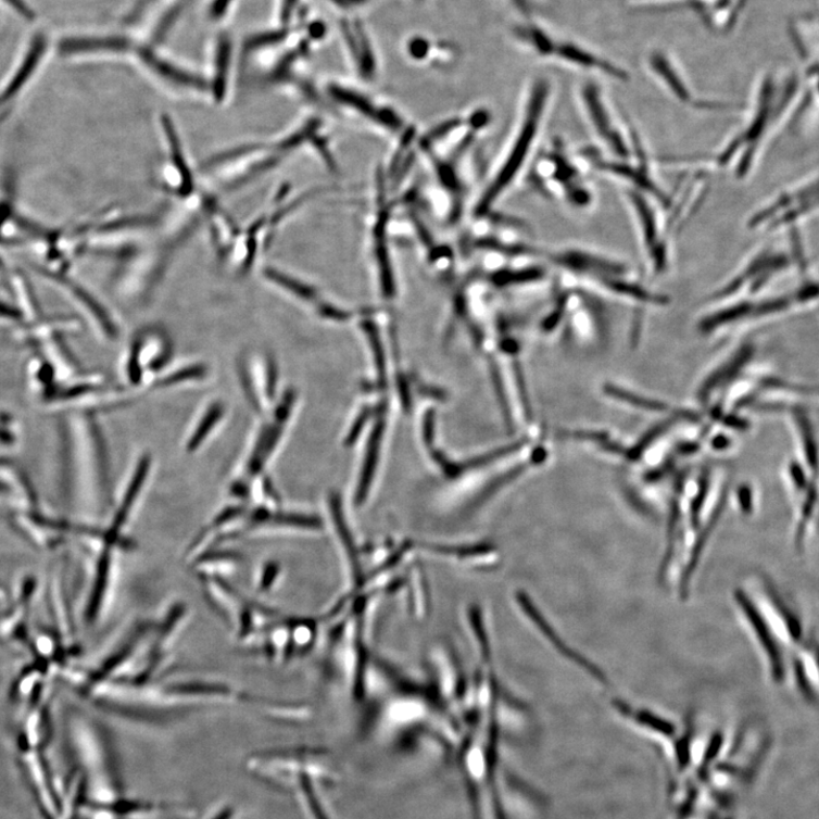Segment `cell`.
<instances>
[{"mask_svg":"<svg viewBox=\"0 0 819 819\" xmlns=\"http://www.w3.org/2000/svg\"><path fill=\"white\" fill-rule=\"evenodd\" d=\"M93 702L117 709H179L211 706H247L270 714L285 707L230 684L196 678L162 677L143 684L110 682L93 690Z\"/></svg>","mask_w":819,"mask_h":819,"instance_id":"6da1fadb","label":"cell"},{"mask_svg":"<svg viewBox=\"0 0 819 819\" xmlns=\"http://www.w3.org/2000/svg\"><path fill=\"white\" fill-rule=\"evenodd\" d=\"M550 96L551 84L546 79H537L529 88L519 129L474 206L477 220L494 212L496 204L520 175L534 148Z\"/></svg>","mask_w":819,"mask_h":819,"instance_id":"7a4b0ae2","label":"cell"},{"mask_svg":"<svg viewBox=\"0 0 819 819\" xmlns=\"http://www.w3.org/2000/svg\"><path fill=\"white\" fill-rule=\"evenodd\" d=\"M774 83L769 78L760 81L748 122L717 156L719 166H726L738 159L735 175L739 178L749 175L763 144L784 122L790 103L796 93L794 92L796 89H793L781 99Z\"/></svg>","mask_w":819,"mask_h":819,"instance_id":"3957f363","label":"cell"},{"mask_svg":"<svg viewBox=\"0 0 819 819\" xmlns=\"http://www.w3.org/2000/svg\"><path fill=\"white\" fill-rule=\"evenodd\" d=\"M206 598L227 623L240 645L253 648L268 626L280 615L240 593L226 577L199 576Z\"/></svg>","mask_w":819,"mask_h":819,"instance_id":"277c9868","label":"cell"},{"mask_svg":"<svg viewBox=\"0 0 819 819\" xmlns=\"http://www.w3.org/2000/svg\"><path fill=\"white\" fill-rule=\"evenodd\" d=\"M816 214H819V175L779 192L751 216L748 227L774 232L792 230Z\"/></svg>","mask_w":819,"mask_h":819,"instance_id":"5b68a950","label":"cell"},{"mask_svg":"<svg viewBox=\"0 0 819 819\" xmlns=\"http://www.w3.org/2000/svg\"><path fill=\"white\" fill-rule=\"evenodd\" d=\"M521 38L534 53L547 60L587 71L600 72L612 79L626 81L628 71L616 63L600 56L583 43L560 38L539 26H529L519 32Z\"/></svg>","mask_w":819,"mask_h":819,"instance_id":"8992f818","label":"cell"},{"mask_svg":"<svg viewBox=\"0 0 819 819\" xmlns=\"http://www.w3.org/2000/svg\"><path fill=\"white\" fill-rule=\"evenodd\" d=\"M329 93L332 101L345 110L353 122L376 134L393 137L395 142L416 130L393 106L378 103L357 90L331 86Z\"/></svg>","mask_w":819,"mask_h":819,"instance_id":"52a82bcc","label":"cell"},{"mask_svg":"<svg viewBox=\"0 0 819 819\" xmlns=\"http://www.w3.org/2000/svg\"><path fill=\"white\" fill-rule=\"evenodd\" d=\"M263 277L285 294L310 306L318 316L332 322H348L352 312L337 306L324 297L320 289L312 284L275 267L263 269Z\"/></svg>","mask_w":819,"mask_h":819,"instance_id":"ba28073f","label":"cell"},{"mask_svg":"<svg viewBox=\"0 0 819 819\" xmlns=\"http://www.w3.org/2000/svg\"><path fill=\"white\" fill-rule=\"evenodd\" d=\"M294 403V393L288 392L284 402L281 401L276 408L275 419L260 428L247 462L244 475L249 479L257 477L268 466L282 438L288 418L291 417Z\"/></svg>","mask_w":819,"mask_h":819,"instance_id":"9c48e42d","label":"cell"},{"mask_svg":"<svg viewBox=\"0 0 819 819\" xmlns=\"http://www.w3.org/2000/svg\"><path fill=\"white\" fill-rule=\"evenodd\" d=\"M735 601L744 618L749 622L753 633L760 645L772 679L780 683L785 678V665L779 644V638L765 615L743 591H735Z\"/></svg>","mask_w":819,"mask_h":819,"instance_id":"30bf717a","label":"cell"},{"mask_svg":"<svg viewBox=\"0 0 819 819\" xmlns=\"http://www.w3.org/2000/svg\"><path fill=\"white\" fill-rule=\"evenodd\" d=\"M580 98L594 130L604 139L619 158L630 156V149L623 136L613 123V117L604 92L593 81H587L580 88Z\"/></svg>","mask_w":819,"mask_h":819,"instance_id":"8fae6325","label":"cell"},{"mask_svg":"<svg viewBox=\"0 0 819 819\" xmlns=\"http://www.w3.org/2000/svg\"><path fill=\"white\" fill-rule=\"evenodd\" d=\"M547 257L558 267L575 274L593 276L600 280L620 277L626 273L621 263L580 249L564 250L549 254Z\"/></svg>","mask_w":819,"mask_h":819,"instance_id":"7c38bea8","label":"cell"},{"mask_svg":"<svg viewBox=\"0 0 819 819\" xmlns=\"http://www.w3.org/2000/svg\"><path fill=\"white\" fill-rule=\"evenodd\" d=\"M628 197L639 220L640 231L655 270L662 273L667 267V249L663 242L657 216L652 205L638 190H630Z\"/></svg>","mask_w":819,"mask_h":819,"instance_id":"4fadbf2b","label":"cell"},{"mask_svg":"<svg viewBox=\"0 0 819 819\" xmlns=\"http://www.w3.org/2000/svg\"><path fill=\"white\" fill-rule=\"evenodd\" d=\"M645 64L648 71L679 102L694 106L697 105L698 102L694 100V96L676 59L667 51L655 48V50L647 53Z\"/></svg>","mask_w":819,"mask_h":819,"instance_id":"5bb4252c","label":"cell"},{"mask_svg":"<svg viewBox=\"0 0 819 819\" xmlns=\"http://www.w3.org/2000/svg\"><path fill=\"white\" fill-rule=\"evenodd\" d=\"M594 165L600 168V171L610 173L612 175L632 182L639 190H643L647 192L650 197L657 199L662 205L666 207L670 206L671 201L655 180L650 177L646 168L625 162L600 159L594 160Z\"/></svg>","mask_w":819,"mask_h":819,"instance_id":"9a60e30c","label":"cell"},{"mask_svg":"<svg viewBox=\"0 0 819 819\" xmlns=\"http://www.w3.org/2000/svg\"><path fill=\"white\" fill-rule=\"evenodd\" d=\"M140 58L142 62L154 72V74L168 84L199 91L209 89V85L205 80L198 76L190 75L189 72L158 58L153 52L147 50V48L140 51Z\"/></svg>","mask_w":819,"mask_h":819,"instance_id":"2e32d148","label":"cell"},{"mask_svg":"<svg viewBox=\"0 0 819 819\" xmlns=\"http://www.w3.org/2000/svg\"><path fill=\"white\" fill-rule=\"evenodd\" d=\"M518 601H520V605L522 606V609L525 613L531 617V619L536 622L538 628L541 630V632L550 640V642L554 645H556L562 654L567 656L570 660L577 663L581 667H583L587 671L591 672V676H593L594 679L604 682L606 681V678L602 671L590 662L585 660L581 655L576 654L572 652L571 648H569L566 643H564L556 632H554L549 626V623L543 619V617L540 615V613L534 608L532 605L531 600L518 596Z\"/></svg>","mask_w":819,"mask_h":819,"instance_id":"e0dca14e","label":"cell"},{"mask_svg":"<svg viewBox=\"0 0 819 819\" xmlns=\"http://www.w3.org/2000/svg\"><path fill=\"white\" fill-rule=\"evenodd\" d=\"M756 348L753 344H744L734 356L724 366L720 367L702 389V396L706 400L709 394L719 387H724L735 378L748 365L755 354Z\"/></svg>","mask_w":819,"mask_h":819,"instance_id":"ac0fdd59","label":"cell"},{"mask_svg":"<svg viewBox=\"0 0 819 819\" xmlns=\"http://www.w3.org/2000/svg\"><path fill=\"white\" fill-rule=\"evenodd\" d=\"M46 47L47 40L45 36L42 34L36 35L33 40L28 56L22 63L20 70L17 71V74L14 76L11 84L4 90L2 96H0V106L9 103L20 91V89L24 85H26V83L33 76V72L38 66V63L40 62L45 53Z\"/></svg>","mask_w":819,"mask_h":819,"instance_id":"d6986e66","label":"cell"},{"mask_svg":"<svg viewBox=\"0 0 819 819\" xmlns=\"http://www.w3.org/2000/svg\"><path fill=\"white\" fill-rule=\"evenodd\" d=\"M129 48V40L119 37L111 38H67L61 41L59 50L63 55L88 52H124Z\"/></svg>","mask_w":819,"mask_h":819,"instance_id":"ffe728a7","label":"cell"},{"mask_svg":"<svg viewBox=\"0 0 819 819\" xmlns=\"http://www.w3.org/2000/svg\"><path fill=\"white\" fill-rule=\"evenodd\" d=\"M225 415L226 406L224 403L219 401L211 403L205 408V412L196 425L194 430L190 433L186 445L187 450L189 452L198 451L211 437V433L215 428L219 426L225 418Z\"/></svg>","mask_w":819,"mask_h":819,"instance_id":"44dd1931","label":"cell"},{"mask_svg":"<svg viewBox=\"0 0 819 819\" xmlns=\"http://www.w3.org/2000/svg\"><path fill=\"white\" fill-rule=\"evenodd\" d=\"M231 56V43L227 37L220 40L215 58V74L212 84V94L216 102L223 103L227 94L228 72Z\"/></svg>","mask_w":819,"mask_h":819,"instance_id":"7402d4cb","label":"cell"},{"mask_svg":"<svg viewBox=\"0 0 819 819\" xmlns=\"http://www.w3.org/2000/svg\"><path fill=\"white\" fill-rule=\"evenodd\" d=\"M545 270L541 267L497 268L491 272L490 281L497 287L529 284L542 280Z\"/></svg>","mask_w":819,"mask_h":819,"instance_id":"603a6c76","label":"cell"},{"mask_svg":"<svg viewBox=\"0 0 819 819\" xmlns=\"http://www.w3.org/2000/svg\"><path fill=\"white\" fill-rule=\"evenodd\" d=\"M602 284L607 286L612 291L629 297L632 299L640 300L642 302L646 303H653V304H666L667 299L662 295H656L653 293H650L646 291V289L640 287L639 285H634L632 282L625 281L620 279V277H608L601 279Z\"/></svg>","mask_w":819,"mask_h":819,"instance_id":"cb8c5ba5","label":"cell"},{"mask_svg":"<svg viewBox=\"0 0 819 819\" xmlns=\"http://www.w3.org/2000/svg\"><path fill=\"white\" fill-rule=\"evenodd\" d=\"M282 577V568L276 562L263 563L254 575V590L257 595L266 596L276 590Z\"/></svg>","mask_w":819,"mask_h":819,"instance_id":"d4e9b609","label":"cell"},{"mask_svg":"<svg viewBox=\"0 0 819 819\" xmlns=\"http://www.w3.org/2000/svg\"><path fill=\"white\" fill-rule=\"evenodd\" d=\"M605 392L614 399L629 403L633 406L648 410V412L664 413L667 412L668 408V406L664 403L639 396L620 388L614 387V385H607Z\"/></svg>","mask_w":819,"mask_h":819,"instance_id":"484cf974","label":"cell"},{"mask_svg":"<svg viewBox=\"0 0 819 819\" xmlns=\"http://www.w3.org/2000/svg\"><path fill=\"white\" fill-rule=\"evenodd\" d=\"M635 718L639 722H641L642 726L655 730L663 734H671L673 732V728L669 724L668 721L663 720V718L648 713V711H639L635 715Z\"/></svg>","mask_w":819,"mask_h":819,"instance_id":"4316f807","label":"cell"},{"mask_svg":"<svg viewBox=\"0 0 819 819\" xmlns=\"http://www.w3.org/2000/svg\"><path fill=\"white\" fill-rule=\"evenodd\" d=\"M286 36L285 32H275V33H268V34H262L260 36L251 38L248 43V50L254 51L257 50V48L277 43L281 41Z\"/></svg>","mask_w":819,"mask_h":819,"instance_id":"83f0119b","label":"cell"},{"mask_svg":"<svg viewBox=\"0 0 819 819\" xmlns=\"http://www.w3.org/2000/svg\"><path fill=\"white\" fill-rule=\"evenodd\" d=\"M16 12H18L24 18L28 21L35 20V13L33 10L23 2V0H5Z\"/></svg>","mask_w":819,"mask_h":819,"instance_id":"f1b7e54d","label":"cell"},{"mask_svg":"<svg viewBox=\"0 0 819 819\" xmlns=\"http://www.w3.org/2000/svg\"><path fill=\"white\" fill-rule=\"evenodd\" d=\"M740 504L743 513L748 514L753 511V493L749 488L740 490Z\"/></svg>","mask_w":819,"mask_h":819,"instance_id":"f546056e","label":"cell"},{"mask_svg":"<svg viewBox=\"0 0 819 819\" xmlns=\"http://www.w3.org/2000/svg\"><path fill=\"white\" fill-rule=\"evenodd\" d=\"M231 0H215L211 7L210 16L214 20L220 18L227 11Z\"/></svg>","mask_w":819,"mask_h":819,"instance_id":"4dcf8cb0","label":"cell"},{"mask_svg":"<svg viewBox=\"0 0 819 819\" xmlns=\"http://www.w3.org/2000/svg\"><path fill=\"white\" fill-rule=\"evenodd\" d=\"M298 0H285V7H284V17L287 18L289 15H291L293 8L295 7Z\"/></svg>","mask_w":819,"mask_h":819,"instance_id":"1f68e13d","label":"cell"},{"mask_svg":"<svg viewBox=\"0 0 819 819\" xmlns=\"http://www.w3.org/2000/svg\"><path fill=\"white\" fill-rule=\"evenodd\" d=\"M231 814H232L231 810L227 809L224 812H222L220 815L216 816L214 819H230Z\"/></svg>","mask_w":819,"mask_h":819,"instance_id":"d6a6232c","label":"cell"}]
</instances>
